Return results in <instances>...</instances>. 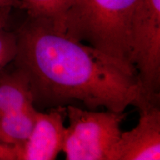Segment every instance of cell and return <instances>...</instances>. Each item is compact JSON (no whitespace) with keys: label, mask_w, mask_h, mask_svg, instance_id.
Instances as JSON below:
<instances>
[{"label":"cell","mask_w":160,"mask_h":160,"mask_svg":"<svg viewBox=\"0 0 160 160\" xmlns=\"http://www.w3.org/2000/svg\"><path fill=\"white\" fill-rule=\"evenodd\" d=\"M13 62L29 78L34 103L124 112L147 103L132 66L70 37L51 20L28 16L17 32Z\"/></svg>","instance_id":"obj_1"},{"label":"cell","mask_w":160,"mask_h":160,"mask_svg":"<svg viewBox=\"0 0 160 160\" xmlns=\"http://www.w3.org/2000/svg\"><path fill=\"white\" fill-rule=\"evenodd\" d=\"M141 2L142 0H72L59 29L133 67L131 62L132 33Z\"/></svg>","instance_id":"obj_2"},{"label":"cell","mask_w":160,"mask_h":160,"mask_svg":"<svg viewBox=\"0 0 160 160\" xmlns=\"http://www.w3.org/2000/svg\"><path fill=\"white\" fill-rule=\"evenodd\" d=\"M66 127L62 151L67 160H112L121 136L125 112L96 111L66 106Z\"/></svg>","instance_id":"obj_3"},{"label":"cell","mask_w":160,"mask_h":160,"mask_svg":"<svg viewBox=\"0 0 160 160\" xmlns=\"http://www.w3.org/2000/svg\"><path fill=\"white\" fill-rule=\"evenodd\" d=\"M131 62L145 99L159 102L160 0H142L132 33Z\"/></svg>","instance_id":"obj_4"},{"label":"cell","mask_w":160,"mask_h":160,"mask_svg":"<svg viewBox=\"0 0 160 160\" xmlns=\"http://www.w3.org/2000/svg\"><path fill=\"white\" fill-rule=\"evenodd\" d=\"M139 122L131 131L122 132L112 160L160 159L159 102L138 108Z\"/></svg>","instance_id":"obj_5"},{"label":"cell","mask_w":160,"mask_h":160,"mask_svg":"<svg viewBox=\"0 0 160 160\" xmlns=\"http://www.w3.org/2000/svg\"><path fill=\"white\" fill-rule=\"evenodd\" d=\"M66 106L38 111L28 139L17 153V160H53L62 151L66 132Z\"/></svg>","instance_id":"obj_6"},{"label":"cell","mask_w":160,"mask_h":160,"mask_svg":"<svg viewBox=\"0 0 160 160\" xmlns=\"http://www.w3.org/2000/svg\"><path fill=\"white\" fill-rule=\"evenodd\" d=\"M34 97L27 74L19 68L0 72V113L35 107Z\"/></svg>","instance_id":"obj_7"},{"label":"cell","mask_w":160,"mask_h":160,"mask_svg":"<svg viewBox=\"0 0 160 160\" xmlns=\"http://www.w3.org/2000/svg\"><path fill=\"white\" fill-rule=\"evenodd\" d=\"M38 111L35 107L0 113V143L13 148L16 153L31 134Z\"/></svg>","instance_id":"obj_8"},{"label":"cell","mask_w":160,"mask_h":160,"mask_svg":"<svg viewBox=\"0 0 160 160\" xmlns=\"http://www.w3.org/2000/svg\"><path fill=\"white\" fill-rule=\"evenodd\" d=\"M28 16L50 19L59 28L72 0H19Z\"/></svg>","instance_id":"obj_9"},{"label":"cell","mask_w":160,"mask_h":160,"mask_svg":"<svg viewBox=\"0 0 160 160\" xmlns=\"http://www.w3.org/2000/svg\"><path fill=\"white\" fill-rule=\"evenodd\" d=\"M8 19L0 22V72L13 62L17 53V33L7 29Z\"/></svg>","instance_id":"obj_10"},{"label":"cell","mask_w":160,"mask_h":160,"mask_svg":"<svg viewBox=\"0 0 160 160\" xmlns=\"http://www.w3.org/2000/svg\"><path fill=\"white\" fill-rule=\"evenodd\" d=\"M0 160H17L16 151L0 143Z\"/></svg>","instance_id":"obj_11"},{"label":"cell","mask_w":160,"mask_h":160,"mask_svg":"<svg viewBox=\"0 0 160 160\" xmlns=\"http://www.w3.org/2000/svg\"><path fill=\"white\" fill-rule=\"evenodd\" d=\"M3 8H21L19 0H0V9Z\"/></svg>","instance_id":"obj_12"},{"label":"cell","mask_w":160,"mask_h":160,"mask_svg":"<svg viewBox=\"0 0 160 160\" xmlns=\"http://www.w3.org/2000/svg\"><path fill=\"white\" fill-rule=\"evenodd\" d=\"M11 11V8H3L0 9V22L9 19Z\"/></svg>","instance_id":"obj_13"}]
</instances>
